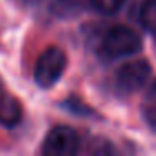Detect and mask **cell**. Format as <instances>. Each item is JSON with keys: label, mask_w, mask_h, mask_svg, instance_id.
<instances>
[{"label": "cell", "mask_w": 156, "mask_h": 156, "mask_svg": "<svg viewBox=\"0 0 156 156\" xmlns=\"http://www.w3.org/2000/svg\"><path fill=\"white\" fill-rule=\"evenodd\" d=\"M151 98L156 101V82L153 84V87H151Z\"/></svg>", "instance_id": "obj_8"}, {"label": "cell", "mask_w": 156, "mask_h": 156, "mask_svg": "<svg viewBox=\"0 0 156 156\" xmlns=\"http://www.w3.org/2000/svg\"><path fill=\"white\" fill-rule=\"evenodd\" d=\"M22 121V106L17 98L10 94L0 96V124L14 128Z\"/></svg>", "instance_id": "obj_5"}, {"label": "cell", "mask_w": 156, "mask_h": 156, "mask_svg": "<svg viewBox=\"0 0 156 156\" xmlns=\"http://www.w3.org/2000/svg\"><path fill=\"white\" fill-rule=\"evenodd\" d=\"M79 136L72 128L59 124L45 136L42 153L45 156H72L79 151Z\"/></svg>", "instance_id": "obj_4"}, {"label": "cell", "mask_w": 156, "mask_h": 156, "mask_svg": "<svg viewBox=\"0 0 156 156\" xmlns=\"http://www.w3.org/2000/svg\"><path fill=\"white\" fill-rule=\"evenodd\" d=\"M67 57L59 47H49L41 54L34 69V79L42 89H49L64 74Z\"/></svg>", "instance_id": "obj_2"}, {"label": "cell", "mask_w": 156, "mask_h": 156, "mask_svg": "<svg viewBox=\"0 0 156 156\" xmlns=\"http://www.w3.org/2000/svg\"><path fill=\"white\" fill-rule=\"evenodd\" d=\"M126 0H91V5L102 15H114L121 10Z\"/></svg>", "instance_id": "obj_7"}, {"label": "cell", "mask_w": 156, "mask_h": 156, "mask_svg": "<svg viewBox=\"0 0 156 156\" xmlns=\"http://www.w3.org/2000/svg\"><path fill=\"white\" fill-rule=\"evenodd\" d=\"M139 22L149 34L156 35V0H146L139 10Z\"/></svg>", "instance_id": "obj_6"}, {"label": "cell", "mask_w": 156, "mask_h": 156, "mask_svg": "<svg viewBox=\"0 0 156 156\" xmlns=\"http://www.w3.org/2000/svg\"><path fill=\"white\" fill-rule=\"evenodd\" d=\"M102 51L111 59H121L141 51V37L126 25H114L102 39Z\"/></svg>", "instance_id": "obj_1"}, {"label": "cell", "mask_w": 156, "mask_h": 156, "mask_svg": "<svg viewBox=\"0 0 156 156\" xmlns=\"http://www.w3.org/2000/svg\"><path fill=\"white\" fill-rule=\"evenodd\" d=\"M149 76H151V66L146 61L126 62L116 71L114 84L122 94H133L144 87L146 82L149 81Z\"/></svg>", "instance_id": "obj_3"}]
</instances>
